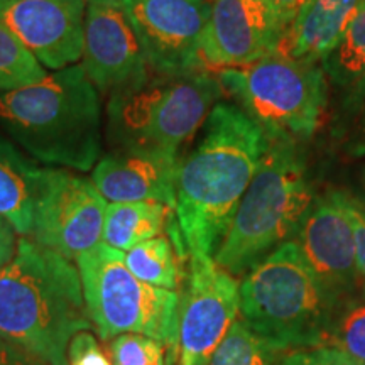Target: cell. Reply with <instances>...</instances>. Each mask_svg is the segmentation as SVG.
Wrapping results in <instances>:
<instances>
[{
    "mask_svg": "<svg viewBox=\"0 0 365 365\" xmlns=\"http://www.w3.org/2000/svg\"><path fill=\"white\" fill-rule=\"evenodd\" d=\"M267 144L239 105H213L198 145L178 164L175 212L186 254L215 255Z\"/></svg>",
    "mask_w": 365,
    "mask_h": 365,
    "instance_id": "1",
    "label": "cell"
},
{
    "mask_svg": "<svg viewBox=\"0 0 365 365\" xmlns=\"http://www.w3.org/2000/svg\"><path fill=\"white\" fill-rule=\"evenodd\" d=\"M91 327L78 267L38 242L19 239L0 271V339L48 365H68L73 336Z\"/></svg>",
    "mask_w": 365,
    "mask_h": 365,
    "instance_id": "2",
    "label": "cell"
},
{
    "mask_svg": "<svg viewBox=\"0 0 365 365\" xmlns=\"http://www.w3.org/2000/svg\"><path fill=\"white\" fill-rule=\"evenodd\" d=\"M81 65L0 93V130L29 158L91 171L102 150V100Z\"/></svg>",
    "mask_w": 365,
    "mask_h": 365,
    "instance_id": "3",
    "label": "cell"
},
{
    "mask_svg": "<svg viewBox=\"0 0 365 365\" xmlns=\"http://www.w3.org/2000/svg\"><path fill=\"white\" fill-rule=\"evenodd\" d=\"M312 205L313 190L296 140L269 139L213 261L232 276L250 271L298 232Z\"/></svg>",
    "mask_w": 365,
    "mask_h": 365,
    "instance_id": "4",
    "label": "cell"
},
{
    "mask_svg": "<svg viewBox=\"0 0 365 365\" xmlns=\"http://www.w3.org/2000/svg\"><path fill=\"white\" fill-rule=\"evenodd\" d=\"M333 312L330 287L296 242L274 249L240 284L242 319L277 352L323 345Z\"/></svg>",
    "mask_w": 365,
    "mask_h": 365,
    "instance_id": "5",
    "label": "cell"
},
{
    "mask_svg": "<svg viewBox=\"0 0 365 365\" xmlns=\"http://www.w3.org/2000/svg\"><path fill=\"white\" fill-rule=\"evenodd\" d=\"M223 90L210 70L156 76L140 88L107 100L108 139L115 148L178 159L181 145L205 124Z\"/></svg>",
    "mask_w": 365,
    "mask_h": 365,
    "instance_id": "6",
    "label": "cell"
},
{
    "mask_svg": "<svg viewBox=\"0 0 365 365\" xmlns=\"http://www.w3.org/2000/svg\"><path fill=\"white\" fill-rule=\"evenodd\" d=\"M222 90L264 130L267 139L312 137L328 107V81L322 65L272 53L250 65L215 71Z\"/></svg>",
    "mask_w": 365,
    "mask_h": 365,
    "instance_id": "7",
    "label": "cell"
},
{
    "mask_svg": "<svg viewBox=\"0 0 365 365\" xmlns=\"http://www.w3.org/2000/svg\"><path fill=\"white\" fill-rule=\"evenodd\" d=\"M76 267L86 312L100 339L137 333L176 352L180 294L137 279L127 267L124 252L103 242L76 257Z\"/></svg>",
    "mask_w": 365,
    "mask_h": 365,
    "instance_id": "8",
    "label": "cell"
},
{
    "mask_svg": "<svg viewBox=\"0 0 365 365\" xmlns=\"http://www.w3.org/2000/svg\"><path fill=\"white\" fill-rule=\"evenodd\" d=\"M153 76L205 71L202 41L212 0H120Z\"/></svg>",
    "mask_w": 365,
    "mask_h": 365,
    "instance_id": "9",
    "label": "cell"
},
{
    "mask_svg": "<svg viewBox=\"0 0 365 365\" xmlns=\"http://www.w3.org/2000/svg\"><path fill=\"white\" fill-rule=\"evenodd\" d=\"M107 202L93 181L66 170L46 168L34 203V242L76 261L102 244Z\"/></svg>",
    "mask_w": 365,
    "mask_h": 365,
    "instance_id": "10",
    "label": "cell"
},
{
    "mask_svg": "<svg viewBox=\"0 0 365 365\" xmlns=\"http://www.w3.org/2000/svg\"><path fill=\"white\" fill-rule=\"evenodd\" d=\"M191 271L181 299L176 354L180 365H208L240 313V286L208 255H190Z\"/></svg>",
    "mask_w": 365,
    "mask_h": 365,
    "instance_id": "11",
    "label": "cell"
},
{
    "mask_svg": "<svg viewBox=\"0 0 365 365\" xmlns=\"http://www.w3.org/2000/svg\"><path fill=\"white\" fill-rule=\"evenodd\" d=\"M81 59L88 80L107 100L153 78L120 0H86Z\"/></svg>",
    "mask_w": 365,
    "mask_h": 365,
    "instance_id": "12",
    "label": "cell"
},
{
    "mask_svg": "<svg viewBox=\"0 0 365 365\" xmlns=\"http://www.w3.org/2000/svg\"><path fill=\"white\" fill-rule=\"evenodd\" d=\"M287 24L264 0H212L202 41L207 70L250 65L276 51Z\"/></svg>",
    "mask_w": 365,
    "mask_h": 365,
    "instance_id": "13",
    "label": "cell"
},
{
    "mask_svg": "<svg viewBox=\"0 0 365 365\" xmlns=\"http://www.w3.org/2000/svg\"><path fill=\"white\" fill-rule=\"evenodd\" d=\"M85 14L86 0H0V22L53 71L83 56Z\"/></svg>",
    "mask_w": 365,
    "mask_h": 365,
    "instance_id": "14",
    "label": "cell"
},
{
    "mask_svg": "<svg viewBox=\"0 0 365 365\" xmlns=\"http://www.w3.org/2000/svg\"><path fill=\"white\" fill-rule=\"evenodd\" d=\"M298 230L296 244L301 254L328 287L354 279L355 234L346 212V195L333 191L313 203Z\"/></svg>",
    "mask_w": 365,
    "mask_h": 365,
    "instance_id": "15",
    "label": "cell"
},
{
    "mask_svg": "<svg viewBox=\"0 0 365 365\" xmlns=\"http://www.w3.org/2000/svg\"><path fill=\"white\" fill-rule=\"evenodd\" d=\"M178 159L115 148L91 170L95 188L110 203L159 202L175 210Z\"/></svg>",
    "mask_w": 365,
    "mask_h": 365,
    "instance_id": "16",
    "label": "cell"
},
{
    "mask_svg": "<svg viewBox=\"0 0 365 365\" xmlns=\"http://www.w3.org/2000/svg\"><path fill=\"white\" fill-rule=\"evenodd\" d=\"M364 7L365 0H308L286 27L274 53L319 65Z\"/></svg>",
    "mask_w": 365,
    "mask_h": 365,
    "instance_id": "17",
    "label": "cell"
},
{
    "mask_svg": "<svg viewBox=\"0 0 365 365\" xmlns=\"http://www.w3.org/2000/svg\"><path fill=\"white\" fill-rule=\"evenodd\" d=\"M44 171L0 130V215L22 237L33 232L34 203Z\"/></svg>",
    "mask_w": 365,
    "mask_h": 365,
    "instance_id": "18",
    "label": "cell"
},
{
    "mask_svg": "<svg viewBox=\"0 0 365 365\" xmlns=\"http://www.w3.org/2000/svg\"><path fill=\"white\" fill-rule=\"evenodd\" d=\"M336 105L349 117L365 120V7L340 43L319 63Z\"/></svg>",
    "mask_w": 365,
    "mask_h": 365,
    "instance_id": "19",
    "label": "cell"
},
{
    "mask_svg": "<svg viewBox=\"0 0 365 365\" xmlns=\"http://www.w3.org/2000/svg\"><path fill=\"white\" fill-rule=\"evenodd\" d=\"M170 207L159 202L108 203L105 208L102 242L127 252L137 244L158 237Z\"/></svg>",
    "mask_w": 365,
    "mask_h": 365,
    "instance_id": "20",
    "label": "cell"
},
{
    "mask_svg": "<svg viewBox=\"0 0 365 365\" xmlns=\"http://www.w3.org/2000/svg\"><path fill=\"white\" fill-rule=\"evenodd\" d=\"M124 259L129 271L145 284L171 291L181 284L182 271L171 242L166 237L158 235L137 244L127 250Z\"/></svg>",
    "mask_w": 365,
    "mask_h": 365,
    "instance_id": "21",
    "label": "cell"
},
{
    "mask_svg": "<svg viewBox=\"0 0 365 365\" xmlns=\"http://www.w3.org/2000/svg\"><path fill=\"white\" fill-rule=\"evenodd\" d=\"M46 76V68L21 39L0 22V93L34 85Z\"/></svg>",
    "mask_w": 365,
    "mask_h": 365,
    "instance_id": "22",
    "label": "cell"
},
{
    "mask_svg": "<svg viewBox=\"0 0 365 365\" xmlns=\"http://www.w3.org/2000/svg\"><path fill=\"white\" fill-rule=\"evenodd\" d=\"M276 352L277 350L250 330L244 319L237 318L208 365H274Z\"/></svg>",
    "mask_w": 365,
    "mask_h": 365,
    "instance_id": "23",
    "label": "cell"
},
{
    "mask_svg": "<svg viewBox=\"0 0 365 365\" xmlns=\"http://www.w3.org/2000/svg\"><path fill=\"white\" fill-rule=\"evenodd\" d=\"M323 345L339 349L357 365H365V304L335 309Z\"/></svg>",
    "mask_w": 365,
    "mask_h": 365,
    "instance_id": "24",
    "label": "cell"
},
{
    "mask_svg": "<svg viewBox=\"0 0 365 365\" xmlns=\"http://www.w3.org/2000/svg\"><path fill=\"white\" fill-rule=\"evenodd\" d=\"M110 354L112 365H159L178 355L158 340L137 333L117 335L110 345Z\"/></svg>",
    "mask_w": 365,
    "mask_h": 365,
    "instance_id": "25",
    "label": "cell"
},
{
    "mask_svg": "<svg viewBox=\"0 0 365 365\" xmlns=\"http://www.w3.org/2000/svg\"><path fill=\"white\" fill-rule=\"evenodd\" d=\"M281 365H357L339 349L327 345L308 346L291 352Z\"/></svg>",
    "mask_w": 365,
    "mask_h": 365,
    "instance_id": "26",
    "label": "cell"
},
{
    "mask_svg": "<svg viewBox=\"0 0 365 365\" xmlns=\"http://www.w3.org/2000/svg\"><path fill=\"white\" fill-rule=\"evenodd\" d=\"M68 365H112L100 349L97 339L90 331H80L73 336L68 349Z\"/></svg>",
    "mask_w": 365,
    "mask_h": 365,
    "instance_id": "27",
    "label": "cell"
},
{
    "mask_svg": "<svg viewBox=\"0 0 365 365\" xmlns=\"http://www.w3.org/2000/svg\"><path fill=\"white\" fill-rule=\"evenodd\" d=\"M346 212L352 220L355 234V266L365 284V210L360 207L357 200L346 196Z\"/></svg>",
    "mask_w": 365,
    "mask_h": 365,
    "instance_id": "28",
    "label": "cell"
},
{
    "mask_svg": "<svg viewBox=\"0 0 365 365\" xmlns=\"http://www.w3.org/2000/svg\"><path fill=\"white\" fill-rule=\"evenodd\" d=\"M0 365H48L21 346L0 339Z\"/></svg>",
    "mask_w": 365,
    "mask_h": 365,
    "instance_id": "29",
    "label": "cell"
},
{
    "mask_svg": "<svg viewBox=\"0 0 365 365\" xmlns=\"http://www.w3.org/2000/svg\"><path fill=\"white\" fill-rule=\"evenodd\" d=\"M17 249L16 230L6 218L0 215V271L12 261Z\"/></svg>",
    "mask_w": 365,
    "mask_h": 365,
    "instance_id": "30",
    "label": "cell"
},
{
    "mask_svg": "<svg viewBox=\"0 0 365 365\" xmlns=\"http://www.w3.org/2000/svg\"><path fill=\"white\" fill-rule=\"evenodd\" d=\"M264 2L289 26V22L298 16V12L303 9L308 0H264Z\"/></svg>",
    "mask_w": 365,
    "mask_h": 365,
    "instance_id": "31",
    "label": "cell"
},
{
    "mask_svg": "<svg viewBox=\"0 0 365 365\" xmlns=\"http://www.w3.org/2000/svg\"><path fill=\"white\" fill-rule=\"evenodd\" d=\"M359 205L365 210V171L362 175V181H360V190H359Z\"/></svg>",
    "mask_w": 365,
    "mask_h": 365,
    "instance_id": "32",
    "label": "cell"
},
{
    "mask_svg": "<svg viewBox=\"0 0 365 365\" xmlns=\"http://www.w3.org/2000/svg\"><path fill=\"white\" fill-rule=\"evenodd\" d=\"M173 360H175V359H168V360H164V362L159 364V365H171Z\"/></svg>",
    "mask_w": 365,
    "mask_h": 365,
    "instance_id": "33",
    "label": "cell"
}]
</instances>
